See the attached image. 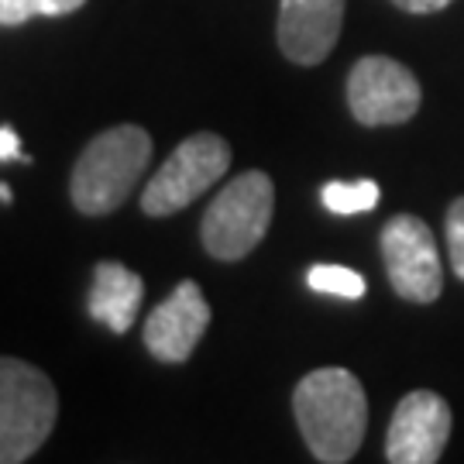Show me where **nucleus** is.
Instances as JSON below:
<instances>
[{"mask_svg":"<svg viewBox=\"0 0 464 464\" xmlns=\"http://www.w3.org/2000/svg\"><path fill=\"white\" fill-rule=\"evenodd\" d=\"M448 251L454 276L464 282V197H458L448 210Z\"/></svg>","mask_w":464,"mask_h":464,"instance_id":"15","label":"nucleus"},{"mask_svg":"<svg viewBox=\"0 0 464 464\" xmlns=\"http://www.w3.org/2000/svg\"><path fill=\"white\" fill-rule=\"evenodd\" d=\"M344 24V0H282L279 49L296 66H316L334 52Z\"/></svg>","mask_w":464,"mask_h":464,"instance_id":"10","label":"nucleus"},{"mask_svg":"<svg viewBox=\"0 0 464 464\" xmlns=\"http://www.w3.org/2000/svg\"><path fill=\"white\" fill-rule=\"evenodd\" d=\"M207 327H210V303L203 299L197 282L183 279L172 289V296L159 303L145 320V348L166 365H183L197 351Z\"/></svg>","mask_w":464,"mask_h":464,"instance_id":"9","label":"nucleus"},{"mask_svg":"<svg viewBox=\"0 0 464 464\" xmlns=\"http://www.w3.org/2000/svg\"><path fill=\"white\" fill-rule=\"evenodd\" d=\"M293 413L316 461H351L368 427V399L348 368H316L296 385Z\"/></svg>","mask_w":464,"mask_h":464,"instance_id":"1","label":"nucleus"},{"mask_svg":"<svg viewBox=\"0 0 464 464\" xmlns=\"http://www.w3.org/2000/svg\"><path fill=\"white\" fill-rule=\"evenodd\" d=\"M448 437L450 406L437 392L416 389L399 399L385 437V458L392 464H433L440 461Z\"/></svg>","mask_w":464,"mask_h":464,"instance_id":"8","label":"nucleus"},{"mask_svg":"<svg viewBox=\"0 0 464 464\" xmlns=\"http://www.w3.org/2000/svg\"><path fill=\"white\" fill-rule=\"evenodd\" d=\"M392 4L410 11V14H433V11H444L454 0H392Z\"/></svg>","mask_w":464,"mask_h":464,"instance_id":"17","label":"nucleus"},{"mask_svg":"<svg viewBox=\"0 0 464 464\" xmlns=\"http://www.w3.org/2000/svg\"><path fill=\"white\" fill-rule=\"evenodd\" d=\"M382 189L375 179H354V183H327L324 186V207L331 210V214H368V210H375V203H379Z\"/></svg>","mask_w":464,"mask_h":464,"instance_id":"12","label":"nucleus"},{"mask_svg":"<svg viewBox=\"0 0 464 464\" xmlns=\"http://www.w3.org/2000/svg\"><path fill=\"white\" fill-rule=\"evenodd\" d=\"M348 107L368 128L406 124L420 111V83L410 69L389 55L358 59L348 76Z\"/></svg>","mask_w":464,"mask_h":464,"instance_id":"7","label":"nucleus"},{"mask_svg":"<svg viewBox=\"0 0 464 464\" xmlns=\"http://www.w3.org/2000/svg\"><path fill=\"white\" fill-rule=\"evenodd\" d=\"M86 0H0V24L14 28L28 17H59L80 11Z\"/></svg>","mask_w":464,"mask_h":464,"instance_id":"14","label":"nucleus"},{"mask_svg":"<svg viewBox=\"0 0 464 464\" xmlns=\"http://www.w3.org/2000/svg\"><path fill=\"white\" fill-rule=\"evenodd\" d=\"M306 285L314 293H327L337 299H362L365 296V279L362 272L348 266H314L306 272Z\"/></svg>","mask_w":464,"mask_h":464,"instance_id":"13","label":"nucleus"},{"mask_svg":"<svg viewBox=\"0 0 464 464\" xmlns=\"http://www.w3.org/2000/svg\"><path fill=\"white\" fill-rule=\"evenodd\" d=\"M59 416L52 379L21 358H0V464L28 461Z\"/></svg>","mask_w":464,"mask_h":464,"instance_id":"3","label":"nucleus"},{"mask_svg":"<svg viewBox=\"0 0 464 464\" xmlns=\"http://www.w3.org/2000/svg\"><path fill=\"white\" fill-rule=\"evenodd\" d=\"M276 210V186L251 169L224 186L203 214V248L220 262H237L258 248Z\"/></svg>","mask_w":464,"mask_h":464,"instance_id":"4","label":"nucleus"},{"mask_svg":"<svg viewBox=\"0 0 464 464\" xmlns=\"http://www.w3.org/2000/svg\"><path fill=\"white\" fill-rule=\"evenodd\" d=\"M151 159V134L138 124H117L97 134L72 166L69 197L86 217L114 214L131 197L138 179L145 176Z\"/></svg>","mask_w":464,"mask_h":464,"instance_id":"2","label":"nucleus"},{"mask_svg":"<svg viewBox=\"0 0 464 464\" xmlns=\"http://www.w3.org/2000/svg\"><path fill=\"white\" fill-rule=\"evenodd\" d=\"M382 262L396 296L410 303H433L444 289V268L433 231L413 214H399L382 227Z\"/></svg>","mask_w":464,"mask_h":464,"instance_id":"6","label":"nucleus"},{"mask_svg":"<svg viewBox=\"0 0 464 464\" xmlns=\"http://www.w3.org/2000/svg\"><path fill=\"white\" fill-rule=\"evenodd\" d=\"M11 159L24 162V166H32V159L21 151V138H17V131H11V128H0V162H11Z\"/></svg>","mask_w":464,"mask_h":464,"instance_id":"16","label":"nucleus"},{"mask_svg":"<svg viewBox=\"0 0 464 464\" xmlns=\"http://www.w3.org/2000/svg\"><path fill=\"white\" fill-rule=\"evenodd\" d=\"M0 203H11V189L0 183Z\"/></svg>","mask_w":464,"mask_h":464,"instance_id":"18","label":"nucleus"},{"mask_svg":"<svg viewBox=\"0 0 464 464\" xmlns=\"http://www.w3.org/2000/svg\"><path fill=\"white\" fill-rule=\"evenodd\" d=\"M141 296H145V282L138 272H131L121 262H100L93 268V285H90V316L103 324L107 331L128 334L134 316L141 310Z\"/></svg>","mask_w":464,"mask_h":464,"instance_id":"11","label":"nucleus"},{"mask_svg":"<svg viewBox=\"0 0 464 464\" xmlns=\"http://www.w3.org/2000/svg\"><path fill=\"white\" fill-rule=\"evenodd\" d=\"M227 169H231V145L214 131L193 134L149 179L141 193V210L149 217L176 214L197 197H203Z\"/></svg>","mask_w":464,"mask_h":464,"instance_id":"5","label":"nucleus"}]
</instances>
